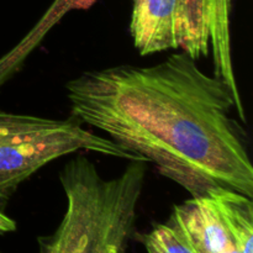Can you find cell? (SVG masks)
Here are the masks:
<instances>
[{"instance_id":"6da1fadb","label":"cell","mask_w":253,"mask_h":253,"mask_svg":"<svg viewBox=\"0 0 253 253\" xmlns=\"http://www.w3.org/2000/svg\"><path fill=\"white\" fill-rule=\"evenodd\" d=\"M72 116L105 133L192 198L230 189L253 198L244 103L185 52L153 66L93 69L66 83Z\"/></svg>"},{"instance_id":"ba28073f","label":"cell","mask_w":253,"mask_h":253,"mask_svg":"<svg viewBox=\"0 0 253 253\" xmlns=\"http://www.w3.org/2000/svg\"><path fill=\"white\" fill-rule=\"evenodd\" d=\"M148 253H192L167 224L157 225L145 237Z\"/></svg>"},{"instance_id":"30bf717a","label":"cell","mask_w":253,"mask_h":253,"mask_svg":"<svg viewBox=\"0 0 253 253\" xmlns=\"http://www.w3.org/2000/svg\"><path fill=\"white\" fill-rule=\"evenodd\" d=\"M222 253H242V252L240 251L239 249H237V247H236V245H235V244H232V245H230V246L227 247V249L225 250V251L222 252Z\"/></svg>"},{"instance_id":"8fae6325","label":"cell","mask_w":253,"mask_h":253,"mask_svg":"<svg viewBox=\"0 0 253 253\" xmlns=\"http://www.w3.org/2000/svg\"><path fill=\"white\" fill-rule=\"evenodd\" d=\"M124 253H125V252H124Z\"/></svg>"},{"instance_id":"5b68a950","label":"cell","mask_w":253,"mask_h":253,"mask_svg":"<svg viewBox=\"0 0 253 253\" xmlns=\"http://www.w3.org/2000/svg\"><path fill=\"white\" fill-rule=\"evenodd\" d=\"M167 225L192 253H222L234 244L208 197L174 205Z\"/></svg>"},{"instance_id":"3957f363","label":"cell","mask_w":253,"mask_h":253,"mask_svg":"<svg viewBox=\"0 0 253 253\" xmlns=\"http://www.w3.org/2000/svg\"><path fill=\"white\" fill-rule=\"evenodd\" d=\"M81 151L146 162L86 130L74 116L62 120L0 110V205L42 167Z\"/></svg>"},{"instance_id":"277c9868","label":"cell","mask_w":253,"mask_h":253,"mask_svg":"<svg viewBox=\"0 0 253 253\" xmlns=\"http://www.w3.org/2000/svg\"><path fill=\"white\" fill-rule=\"evenodd\" d=\"M232 5L234 0H179V48L194 59L211 52L214 76L242 101L231 52Z\"/></svg>"},{"instance_id":"52a82bcc","label":"cell","mask_w":253,"mask_h":253,"mask_svg":"<svg viewBox=\"0 0 253 253\" xmlns=\"http://www.w3.org/2000/svg\"><path fill=\"white\" fill-rule=\"evenodd\" d=\"M205 197L219 212L237 249L242 253H253L252 198L224 188L212 190Z\"/></svg>"},{"instance_id":"9c48e42d","label":"cell","mask_w":253,"mask_h":253,"mask_svg":"<svg viewBox=\"0 0 253 253\" xmlns=\"http://www.w3.org/2000/svg\"><path fill=\"white\" fill-rule=\"evenodd\" d=\"M16 230V222L0 210V234L5 232H12Z\"/></svg>"},{"instance_id":"7a4b0ae2","label":"cell","mask_w":253,"mask_h":253,"mask_svg":"<svg viewBox=\"0 0 253 253\" xmlns=\"http://www.w3.org/2000/svg\"><path fill=\"white\" fill-rule=\"evenodd\" d=\"M147 162L130 161L120 175L105 179L84 155L59 172L67 209L43 253H124L135 226Z\"/></svg>"},{"instance_id":"8992f818","label":"cell","mask_w":253,"mask_h":253,"mask_svg":"<svg viewBox=\"0 0 253 253\" xmlns=\"http://www.w3.org/2000/svg\"><path fill=\"white\" fill-rule=\"evenodd\" d=\"M179 0H133L130 34L142 56L179 48Z\"/></svg>"}]
</instances>
